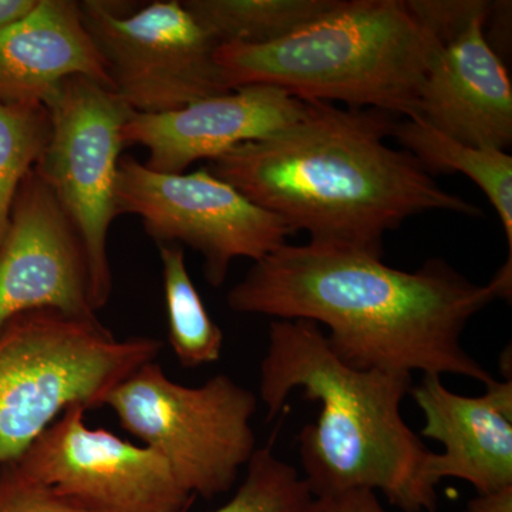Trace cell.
Instances as JSON below:
<instances>
[{
    "instance_id": "6da1fadb",
    "label": "cell",
    "mask_w": 512,
    "mask_h": 512,
    "mask_svg": "<svg viewBox=\"0 0 512 512\" xmlns=\"http://www.w3.org/2000/svg\"><path fill=\"white\" fill-rule=\"evenodd\" d=\"M498 298L443 259L404 272L382 258L309 242L276 249L254 262L228 293L245 315L305 319L328 326L330 349L357 370L397 375L493 376L461 345L476 313Z\"/></svg>"
},
{
    "instance_id": "7a4b0ae2",
    "label": "cell",
    "mask_w": 512,
    "mask_h": 512,
    "mask_svg": "<svg viewBox=\"0 0 512 512\" xmlns=\"http://www.w3.org/2000/svg\"><path fill=\"white\" fill-rule=\"evenodd\" d=\"M393 114L306 101L301 120L208 161L205 170L312 244L382 258L383 238L429 211L481 217L407 151L384 143Z\"/></svg>"
},
{
    "instance_id": "3957f363",
    "label": "cell",
    "mask_w": 512,
    "mask_h": 512,
    "mask_svg": "<svg viewBox=\"0 0 512 512\" xmlns=\"http://www.w3.org/2000/svg\"><path fill=\"white\" fill-rule=\"evenodd\" d=\"M296 389L320 403L318 420L298 437L303 480L318 500L379 490L403 512L439 511L429 478L433 451L400 413L412 376L353 369L315 322L274 320L259 383L269 420Z\"/></svg>"
},
{
    "instance_id": "277c9868",
    "label": "cell",
    "mask_w": 512,
    "mask_h": 512,
    "mask_svg": "<svg viewBox=\"0 0 512 512\" xmlns=\"http://www.w3.org/2000/svg\"><path fill=\"white\" fill-rule=\"evenodd\" d=\"M441 47L403 0H339L276 42L218 45L215 63L228 90L268 84L302 101H340L410 119Z\"/></svg>"
},
{
    "instance_id": "5b68a950",
    "label": "cell",
    "mask_w": 512,
    "mask_h": 512,
    "mask_svg": "<svg viewBox=\"0 0 512 512\" xmlns=\"http://www.w3.org/2000/svg\"><path fill=\"white\" fill-rule=\"evenodd\" d=\"M157 339H119L99 319L23 313L0 330V467L18 463L70 407L103 406L138 367L156 360Z\"/></svg>"
},
{
    "instance_id": "8992f818",
    "label": "cell",
    "mask_w": 512,
    "mask_h": 512,
    "mask_svg": "<svg viewBox=\"0 0 512 512\" xmlns=\"http://www.w3.org/2000/svg\"><path fill=\"white\" fill-rule=\"evenodd\" d=\"M103 406L163 458L192 497L228 493L256 450L258 397L227 375L184 386L153 360L117 384Z\"/></svg>"
},
{
    "instance_id": "52a82bcc",
    "label": "cell",
    "mask_w": 512,
    "mask_h": 512,
    "mask_svg": "<svg viewBox=\"0 0 512 512\" xmlns=\"http://www.w3.org/2000/svg\"><path fill=\"white\" fill-rule=\"evenodd\" d=\"M50 133L35 171L55 194L72 222L90 278L94 311L113 289L109 232L117 207V175L123 128L134 113L103 84L69 77L45 104Z\"/></svg>"
},
{
    "instance_id": "ba28073f",
    "label": "cell",
    "mask_w": 512,
    "mask_h": 512,
    "mask_svg": "<svg viewBox=\"0 0 512 512\" xmlns=\"http://www.w3.org/2000/svg\"><path fill=\"white\" fill-rule=\"evenodd\" d=\"M79 9L111 90L134 113H165L231 92L215 63L217 40L183 2L158 0L128 12L127 3L84 0Z\"/></svg>"
},
{
    "instance_id": "9c48e42d",
    "label": "cell",
    "mask_w": 512,
    "mask_h": 512,
    "mask_svg": "<svg viewBox=\"0 0 512 512\" xmlns=\"http://www.w3.org/2000/svg\"><path fill=\"white\" fill-rule=\"evenodd\" d=\"M119 212L137 215L158 245L184 244L204 258L212 286L227 279L238 258L254 261L284 247L291 235L284 222L208 173L150 170L131 157L120 160L117 175Z\"/></svg>"
},
{
    "instance_id": "30bf717a",
    "label": "cell",
    "mask_w": 512,
    "mask_h": 512,
    "mask_svg": "<svg viewBox=\"0 0 512 512\" xmlns=\"http://www.w3.org/2000/svg\"><path fill=\"white\" fill-rule=\"evenodd\" d=\"M87 407H70L16 467L89 512H187L195 497L156 451L92 429Z\"/></svg>"
},
{
    "instance_id": "8fae6325",
    "label": "cell",
    "mask_w": 512,
    "mask_h": 512,
    "mask_svg": "<svg viewBox=\"0 0 512 512\" xmlns=\"http://www.w3.org/2000/svg\"><path fill=\"white\" fill-rule=\"evenodd\" d=\"M35 311L96 316L82 242L33 168L0 238V330L16 316Z\"/></svg>"
},
{
    "instance_id": "7c38bea8",
    "label": "cell",
    "mask_w": 512,
    "mask_h": 512,
    "mask_svg": "<svg viewBox=\"0 0 512 512\" xmlns=\"http://www.w3.org/2000/svg\"><path fill=\"white\" fill-rule=\"evenodd\" d=\"M306 101L268 84H249L192 101L181 109L131 114L124 146L146 148V164L158 173L183 174L201 160L262 140L301 120Z\"/></svg>"
},
{
    "instance_id": "4fadbf2b",
    "label": "cell",
    "mask_w": 512,
    "mask_h": 512,
    "mask_svg": "<svg viewBox=\"0 0 512 512\" xmlns=\"http://www.w3.org/2000/svg\"><path fill=\"white\" fill-rule=\"evenodd\" d=\"M488 18L474 19L441 47L421 86L414 117L468 146L505 151L512 143V84L485 37Z\"/></svg>"
},
{
    "instance_id": "5bb4252c",
    "label": "cell",
    "mask_w": 512,
    "mask_h": 512,
    "mask_svg": "<svg viewBox=\"0 0 512 512\" xmlns=\"http://www.w3.org/2000/svg\"><path fill=\"white\" fill-rule=\"evenodd\" d=\"M410 393L424 414L421 436L444 447L443 454H431V483L437 487L444 478H458L478 494L511 487V379L491 380L483 396L467 397L448 390L440 376L424 375Z\"/></svg>"
},
{
    "instance_id": "9a60e30c",
    "label": "cell",
    "mask_w": 512,
    "mask_h": 512,
    "mask_svg": "<svg viewBox=\"0 0 512 512\" xmlns=\"http://www.w3.org/2000/svg\"><path fill=\"white\" fill-rule=\"evenodd\" d=\"M74 76L111 90L79 2L37 0L28 15L0 32V101L45 106L60 84Z\"/></svg>"
},
{
    "instance_id": "2e32d148",
    "label": "cell",
    "mask_w": 512,
    "mask_h": 512,
    "mask_svg": "<svg viewBox=\"0 0 512 512\" xmlns=\"http://www.w3.org/2000/svg\"><path fill=\"white\" fill-rule=\"evenodd\" d=\"M393 137L429 173H461L481 188L503 224L512 255V157L503 150L473 147L440 133L420 117L396 121Z\"/></svg>"
},
{
    "instance_id": "e0dca14e",
    "label": "cell",
    "mask_w": 512,
    "mask_h": 512,
    "mask_svg": "<svg viewBox=\"0 0 512 512\" xmlns=\"http://www.w3.org/2000/svg\"><path fill=\"white\" fill-rule=\"evenodd\" d=\"M339 0H187L185 9L218 45H266L298 32Z\"/></svg>"
},
{
    "instance_id": "ac0fdd59",
    "label": "cell",
    "mask_w": 512,
    "mask_h": 512,
    "mask_svg": "<svg viewBox=\"0 0 512 512\" xmlns=\"http://www.w3.org/2000/svg\"><path fill=\"white\" fill-rule=\"evenodd\" d=\"M163 272L168 342L184 367L211 365L221 359L224 332L212 320L188 272L183 248L158 245Z\"/></svg>"
},
{
    "instance_id": "d6986e66",
    "label": "cell",
    "mask_w": 512,
    "mask_h": 512,
    "mask_svg": "<svg viewBox=\"0 0 512 512\" xmlns=\"http://www.w3.org/2000/svg\"><path fill=\"white\" fill-rule=\"evenodd\" d=\"M49 133L45 106L0 101V238L20 185L39 163Z\"/></svg>"
},
{
    "instance_id": "ffe728a7",
    "label": "cell",
    "mask_w": 512,
    "mask_h": 512,
    "mask_svg": "<svg viewBox=\"0 0 512 512\" xmlns=\"http://www.w3.org/2000/svg\"><path fill=\"white\" fill-rule=\"evenodd\" d=\"M210 512H318V498L298 470L266 446L256 448L234 497Z\"/></svg>"
},
{
    "instance_id": "44dd1931",
    "label": "cell",
    "mask_w": 512,
    "mask_h": 512,
    "mask_svg": "<svg viewBox=\"0 0 512 512\" xmlns=\"http://www.w3.org/2000/svg\"><path fill=\"white\" fill-rule=\"evenodd\" d=\"M417 22L446 46L477 18H488L493 2L485 0H403Z\"/></svg>"
},
{
    "instance_id": "7402d4cb",
    "label": "cell",
    "mask_w": 512,
    "mask_h": 512,
    "mask_svg": "<svg viewBox=\"0 0 512 512\" xmlns=\"http://www.w3.org/2000/svg\"><path fill=\"white\" fill-rule=\"evenodd\" d=\"M0 512H89L22 473L16 464L0 474Z\"/></svg>"
},
{
    "instance_id": "603a6c76",
    "label": "cell",
    "mask_w": 512,
    "mask_h": 512,
    "mask_svg": "<svg viewBox=\"0 0 512 512\" xmlns=\"http://www.w3.org/2000/svg\"><path fill=\"white\" fill-rule=\"evenodd\" d=\"M318 512H386L375 491L352 490L318 500Z\"/></svg>"
},
{
    "instance_id": "cb8c5ba5",
    "label": "cell",
    "mask_w": 512,
    "mask_h": 512,
    "mask_svg": "<svg viewBox=\"0 0 512 512\" xmlns=\"http://www.w3.org/2000/svg\"><path fill=\"white\" fill-rule=\"evenodd\" d=\"M463 512H512V485L493 493L478 494Z\"/></svg>"
},
{
    "instance_id": "d4e9b609",
    "label": "cell",
    "mask_w": 512,
    "mask_h": 512,
    "mask_svg": "<svg viewBox=\"0 0 512 512\" xmlns=\"http://www.w3.org/2000/svg\"><path fill=\"white\" fill-rule=\"evenodd\" d=\"M37 0H0V32L35 8Z\"/></svg>"
}]
</instances>
